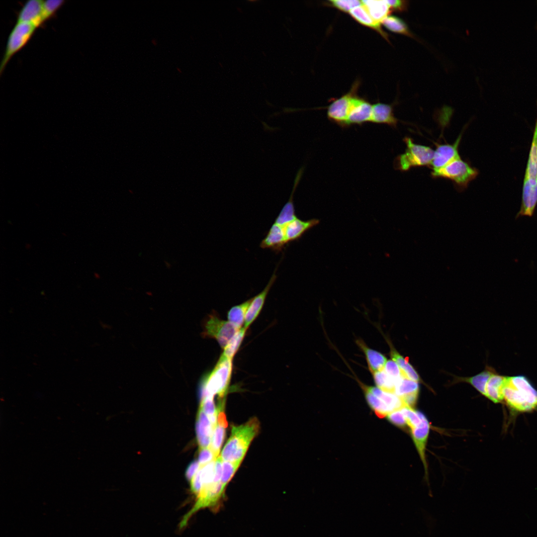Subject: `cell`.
Masks as SVG:
<instances>
[{
  "instance_id": "5bb4252c",
  "label": "cell",
  "mask_w": 537,
  "mask_h": 537,
  "mask_svg": "<svg viewBox=\"0 0 537 537\" xmlns=\"http://www.w3.org/2000/svg\"><path fill=\"white\" fill-rule=\"evenodd\" d=\"M287 243L284 226L274 223L261 241L260 246L263 249H269L278 253L281 251Z\"/></svg>"
},
{
  "instance_id": "4dcf8cb0",
  "label": "cell",
  "mask_w": 537,
  "mask_h": 537,
  "mask_svg": "<svg viewBox=\"0 0 537 537\" xmlns=\"http://www.w3.org/2000/svg\"><path fill=\"white\" fill-rule=\"evenodd\" d=\"M373 379L376 386L381 390L394 393L396 381L383 369L373 373Z\"/></svg>"
},
{
  "instance_id": "d6986e66",
  "label": "cell",
  "mask_w": 537,
  "mask_h": 537,
  "mask_svg": "<svg viewBox=\"0 0 537 537\" xmlns=\"http://www.w3.org/2000/svg\"><path fill=\"white\" fill-rule=\"evenodd\" d=\"M319 222L317 219L304 221L296 218L283 226L287 243L298 239L307 230L317 225Z\"/></svg>"
},
{
  "instance_id": "30bf717a",
  "label": "cell",
  "mask_w": 537,
  "mask_h": 537,
  "mask_svg": "<svg viewBox=\"0 0 537 537\" xmlns=\"http://www.w3.org/2000/svg\"><path fill=\"white\" fill-rule=\"evenodd\" d=\"M463 132L462 131L455 141L451 144L435 143L436 148L434 150L433 159L430 166L432 170L441 168L460 157L458 153V147Z\"/></svg>"
},
{
  "instance_id": "ab89813d",
  "label": "cell",
  "mask_w": 537,
  "mask_h": 537,
  "mask_svg": "<svg viewBox=\"0 0 537 537\" xmlns=\"http://www.w3.org/2000/svg\"><path fill=\"white\" fill-rule=\"evenodd\" d=\"M387 418L390 423L399 428H404L407 425L405 417L400 409L390 413Z\"/></svg>"
},
{
  "instance_id": "ba28073f",
  "label": "cell",
  "mask_w": 537,
  "mask_h": 537,
  "mask_svg": "<svg viewBox=\"0 0 537 537\" xmlns=\"http://www.w3.org/2000/svg\"><path fill=\"white\" fill-rule=\"evenodd\" d=\"M240 328L222 320L216 314L209 316L204 326V336L215 339L223 349L230 340Z\"/></svg>"
},
{
  "instance_id": "6da1fadb",
  "label": "cell",
  "mask_w": 537,
  "mask_h": 537,
  "mask_svg": "<svg viewBox=\"0 0 537 537\" xmlns=\"http://www.w3.org/2000/svg\"><path fill=\"white\" fill-rule=\"evenodd\" d=\"M502 395L503 401L515 411L530 412L537 408V390L525 376H507Z\"/></svg>"
},
{
  "instance_id": "e575fe53",
  "label": "cell",
  "mask_w": 537,
  "mask_h": 537,
  "mask_svg": "<svg viewBox=\"0 0 537 537\" xmlns=\"http://www.w3.org/2000/svg\"><path fill=\"white\" fill-rule=\"evenodd\" d=\"M240 463L222 460V474L221 482L224 488L233 476Z\"/></svg>"
},
{
  "instance_id": "603a6c76",
  "label": "cell",
  "mask_w": 537,
  "mask_h": 537,
  "mask_svg": "<svg viewBox=\"0 0 537 537\" xmlns=\"http://www.w3.org/2000/svg\"><path fill=\"white\" fill-rule=\"evenodd\" d=\"M362 5L365 8L372 18L375 21L381 23L382 21L388 15L390 8L386 0H361Z\"/></svg>"
},
{
  "instance_id": "ffe728a7",
  "label": "cell",
  "mask_w": 537,
  "mask_h": 537,
  "mask_svg": "<svg viewBox=\"0 0 537 537\" xmlns=\"http://www.w3.org/2000/svg\"><path fill=\"white\" fill-rule=\"evenodd\" d=\"M356 343L364 354L369 370L372 374L384 369L387 358L383 354L368 348L360 339L357 340Z\"/></svg>"
},
{
  "instance_id": "8992f818",
  "label": "cell",
  "mask_w": 537,
  "mask_h": 537,
  "mask_svg": "<svg viewBox=\"0 0 537 537\" xmlns=\"http://www.w3.org/2000/svg\"><path fill=\"white\" fill-rule=\"evenodd\" d=\"M478 174L477 169L460 157L441 168L432 170L431 176L434 178L450 179L458 189L462 190L467 187L469 183L474 179Z\"/></svg>"
},
{
  "instance_id": "836d02e7",
  "label": "cell",
  "mask_w": 537,
  "mask_h": 537,
  "mask_svg": "<svg viewBox=\"0 0 537 537\" xmlns=\"http://www.w3.org/2000/svg\"><path fill=\"white\" fill-rule=\"evenodd\" d=\"M65 2L64 0H43V13L45 22L55 16L56 12Z\"/></svg>"
},
{
  "instance_id": "4316f807",
  "label": "cell",
  "mask_w": 537,
  "mask_h": 537,
  "mask_svg": "<svg viewBox=\"0 0 537 537\" xmlns=\"http://www.w3.org/2000/svg\"><path fill=\"white\" fill-rule=\"evenodd\" d=\"M252 300V298L243 303L232 307L228 312V321L239 328L243 327L242 326H244L245 323L246 313Z\"/></svg>"
},
{
  "instance_id": "d590c367",
  "label": "cell",
  "mask_w": 537,
  "mask_h": 537,
  "mask_svg": "<svg viewBox=\"0 0 537 537\" xmlns=\"http://www.w3.org/2000/svg\"><path fill=\"white\" fill-rule=\"evenodd\" d=\"M329 2L334 7L346 12H350L352 9L362 5L361 1L358 0H329Z\"/></svg>"
},
{
  "instance_id": "d6a6232c",
  "label": "cell",
  "mask_w": 537,
  "mask_h": 537,
  "mask_svg": "<svg viewBox=\"0 0 537 537\" xmlns=\"http://www.w3.org/2000/svg\"><path fill=\"white\" fill-rule=\"evenodd\" d=\"M226 427L217 423L213 430L212 437L209 448L214 452L216 457L218 456L220 448L225 436Z\"/></svg>"
},
{
  "instance_id": "1f68e13d",
  "label": "cell",
  "mask_w": 537,
  "mask_h": 537,
  "mask_svg": "<svg viewBox=\"0 0 537 537\" xmlns=\"http://www.w3.org/2000/svg\"><path fill=\"white\" fill-rule=\"evenodd\" d=\"M418 392L419 385L416 381L402 376L396 382L394 394L400 397Z\"/></svg>"
},
{
  "instance_id": "f1b7e54d",
  "label": "cell",
  "mask_w": 537,
  "mask_h": 537,
  "mask_svg": "<svg viewBox=\"0 0 537 537\" xmlns=\"http://www.w3.org/2000/svg\"><path fill=\"white\" fill-rule=\"evenodd\" d=\"M362 389L368 404L378 418H383L392 412L389 407L382 400L364 388Z\"/></svg>"
},
{
  "instance_id": "52a82bcc",
  "label": "cell",
  "mask_w": 537,
  "mask_h": 537,
  "mask_svg": "<svg viewBox=\"0 0 537 537\" xmlns=\"http://www.w3.org/2000/svg\"><path fill=\"white\" fill-rule=\"evenodd\" d=\"M37 28L31 23L16 21L7 38L0 64V76L11 58L27 44Z\"/></svg>"
},
{
  "instance_id": "83f0119b",
  "label": "cell",
  "mask_w": 537,
  "mask_h": 537,
  "mask_svg": "<svg viewBox=\"0 0 537 537\" xmlns=\"http://www.w3.org/2000/svg\"><path fill=\"white\" fill-rule=\"evenodd\" d=\"M247 329L244 326L240 328L223 348V353L220 356L233 360L240 347Z\"/></svg>"
},
{
  "instance_id": "b9f144b4",
  "label": "cell",
  "mask_w": 537,
  "mask_h": 537,
  "mask_svg": "<svg viewBox=\"0 0 537 537\" xmlns=\"http://www.w3.org/2000/svg\"><path fill=\"white\" fill-rule=\"evenodd\" d=\"M418 394L419 392L412 393L400 398L402 399L405 407L413 408L417 403Z\"/></svg>"
},
{
  "instance_id": "4fadbf2b",
  "label": "cell",
  "mask_w": 537,
  "mask_h": 537,
  "mask_svg": "<svg viewBox=\"0 0 537 537\" xmlns=\"http://www.w3.org/2000/svg\"><path fill=\"white\" fill-rule=\"evenodd\" d=\"M372 108V105L357 96L348 116L346 127L355 124L361 125L365 122H370Z\"/></svg>"
},
{
  "instance_id": "9a60e30c",
  "label": "cell",
  "mask_w": 537,
  "mask_h": 537,
  "mask_svg": "<svg viewBox=\"0 0 537 537\" xmlns=\"http://www.w3.org/2000/svg\"><path fill=\"white\" fill-rule=\"evenodd\" d=\"M429 431V422L424 415L421 423L417 427L411 429L413 441L424 464L426 474H427V465L425 450Z\"/></svg>"
},
{
  "instance_id": "5b68a950",
  "label": "cell",
  "mask_w": 537,
  "mask_h": 537,
  "mask_svg": "<svg viewBox=\"0 0 537 537\" xmlns=\"http://www.w3.org/2000/svg\"><path fill=\"white\" fill-rule=\"evenodd\" d=\"M403 141L406 149L404 153L395 159L394 166L396 169L407 171L414 167L430 166L434 154V150L432 148L416 144L409 137H405Z\"/></svg>"
},
{
  "instance_id": "8fae6325",
  "label": "cell",
  "mask_w": 537,
  "mask_h": 537,
  "mask_svg": "<svg viewBox=\"0 0 537 537\" xmlns=\"http://www.w3.org/2000/svg\"><path fill=\"white\" fill-rule=\"evenodd\" d=\"M17 21L31 23L38 28L45 21L43 13V0H29L25 2L19 11Z\"/></svg>"
},
{
  "instance_id": "f35d334b",
  "label": "cell",
  "mask_w": 537,
  "mask_h": 537,
  "mask_svg": "<svg viewBox=\"0 0 537 537\" xmlns=\"http://www.w3.org/2000/svg\"><path fill=\"white\" fill-rule=\"evenodd\" d=\"M385 372L396 381L403 376L402 372L398 365L391 360L387 361L384 368Z\"/></svg>"
},
{
  "instance_id": "ac0fdd59",
  "label": "cell",
  "mask_w": 537,
  "mask_h": 537,
  "mask_svg": "<svg viewBox=\"0 0 537 537\" xmlns=\"http://www.w3.org/2000/svg\"><path fill=\"white\" fill-rule=\"evenodd\" d=\"M304 171V167H301L298 171L295 178L293 189L288 201L285 204L281 209L280 213L276 218L274 223L280 225L285 226L288 223L297 218L295 215V208L293 201V197L296 187L298 185L300 180Z\"/></svg>"
},
{
  "instance_id": "2e32d148",
  "label": "cell",
  "mask_w": 537,
  "mask_h": 537,
  "mask_svg": "<svg viewBox=\"0 0 537 537\" xmlns=\"http://www.w3.org/2000/svg\"><path fill=\"white\" fill-rule=\"evenodd\" d=\"M213 430L209 417L199 407L197 416L196 433L200 448L209 447Z\"/></svg>"
},
{
  "instance_id": "f546056e",
  "label": "cell",
  "mask_w": 537,
  "mask_h": 537,
  "mask_svg": "<svg viewBox=\"0 0 537 537\" xmlns=\"http://www.w3.org/2000/svg\"><path fill=\"white\" fill-rule=\"evenodd\" d=\"M492 373V371L488 369L470 377L460 378L459 379L460 381L470 383L480 393L485 396L486 384Z\"/></svg>"
},
{
  "instance_id": "ee69618b",
  "label": "cell",
  "mask_w": 537,
  "mask_h": 537,
  "mask_svg": "<svg viewBox=\"0 0 537 537\" xmlns=\"http://www.w3.org/2000/svg\"><path fill=\"white\" fill-rule=\"evenodd\" d=\"M536 127H537V122H536Z\"/></svg>"
},
{
  "instance_id": "44dd1931",
  "label": "cell",
  "mask_w": 537,
  "mask_h": 537,
  "mask_svg": "<svg viewBox=\"0 0 537 537\" xmlns=\"http://www.w3.org/2000/svg\"><path fill=\"white\" fill-rule=\"evenodd\" d=\"M506 377L493 372L486 384L485 397L496 403L503 401L502 390Z\"/></svg>"
},
{
  "instance_id": "7a4b0ae2",
  "label": "cell",
  "mask_w": 537,
  "mask_h": 537,
  "mask_svg": "<svg viewBox=\"0 0 537 537\" xmlns=\"http://www.w3.org/2000/svg\"><path fill=\"white\" fill-rule=\"evenodd\" d=\"M259 429V422L256 418L251 419L244 424L233 426L231 435L220 455L222 460L241 463Z\"/></svg>"
},
{
  "instance_id": "d4e9b609",
  "label": "cell",
  "mask_w": 537,
  "mask_h": 537,
  "mask_svg": "<svg viewBox=\"0 0 537 537\" xmlns=\"http://www.w3.org/2000/svg\"><path fill=\"white\" fill-rule=\"evenodd\" d=\"M390 356L401 369L404 377L416 382L420 380L418 374L409 363L407 358H404L392 348H391Z\"/></svg>"
},
{
  "instance_id": "3957f363",
  "label": "cell",
  "mask_w": 537,
  "mask_h": 537,
  "mask_svg": "<svg viewBox=\"0 0 537 537\" xmlns=\"http://www.w3.org/2000/svg\"><path fill=\"white\" fill-rule=\"evenodd\" d=\"M537 205V128L535 127L525 171L521 206L516 219L532 217Z\"/></svg>"
},
{
  "instance_id": "9c48e42d",
  "label": "cell",
  "mask_w": 537,
  "mask_h": 537,
  "mask_svg": "<svg viewBox=\"0 0 537 537\" xmlns=\"http://www.w3.org/2000/svg\"><path fill=\"white\" fill-rule=\"evenodd\" d=\"M353 92H349L334 100L327 108L329 119L342 127H346L348 116L357 97Z\"/></svg>"
},
{
  "instance_id": "74e56055",
  "label": "cell",
  "mask_w": 537,
  "mask_h": 537,
  "mask_svg": "<svg viewBox=\"0 0 537 537\" xmlns=\"http://www.w3.org/2000/svg\"><path fill=\"white\" fill-rule=\"evenodd\" d=\"M216 458L214 452L209 447L200 448L198 461L200 467H202Z\"/></svg>"
},
{
  "instance_id": "7c38bea8",
  "label": "cell",
  "mask_w": 537,
  "mask_h": 537,
  "mask_svg": "<svg viewBox=\"0 0 537 537\" xmlns=\"http://www.w3.org/2000/svg\"><path fill=\"white\" fill-rule=\"evenodd\" d=\"M276 269L265 288L260 293L252 298L246 313L243 326L245 328L248 329L250 325L257 318L263 308L269 290L276 279Z\"/></svg>"
},
{
  "instance_id": "cb8c5ba5",
  "label": "cell",
  "mask_w": 537,
  "mask_h": 537,
  "mask_svg": "<svg viewBox=\"0 0 537 537\" xmlns=\"http://www.w3.org/2000/svg\"><path fill=\"white\" fill-rule=\"evenodd\" d=\"M349 13L358 22L377 31L383 37L387 39V34L382 30L380 26L381 23L372 18L362 4L352 9Z\"/></svg>"
},
{
  "instance_id": "60d3db41",
  "label": "cell",
  "mask_w": 537,
  "mask_h": 537,
  "mask_svg": "<svg viewBox=\"0 0 537 537\" xmlns=\"http://www.w3.org/2000/svg\"><path fill=\"white\" fill-rule=\"evenodd\" d=\"M390 9L403 11L405 10L408 6V1L400 0H386Z\"/></svg>"
},
{
  "instance_id": "7bdbcfd3",
  "label": "cell",
  "mask_w": 537,
  "mask_h": 537,
  "mask_svg": "<svg viewBox=\"0 0 537 537\" xmlns=\"http://www.w3.org/2000/svg\"><path fill=\"white\" fill-rule=\"evenodd\" d=\"M199 468L200 465L197 461H193L188 465L185 472V476L188 480L190 481Z\"/></svg>"
},
{
  "instance_id": "7402d4cb",
  "label": "cell",
  "mask_w": 537,
  "mask_h": 537,
  "mask_svg": "<svg viewBox=\"0 0 537 537\" xmlns=\"http://www.w3.org/2000/svg\"><path fill=\"white\" fill-rule=\"evenodd\" d=\"M361 386L362 388L367 390L382 400L389 407L392 412L405 407L402 399L394 393L385 392L379 388L368 386L362 383H361Z\"/></svg>"
},
{
  "instance_id": "484cf974",
  "label": "cell",
  "mask_w": 537,
  "mask_h": 537,
  "mask_svg": "<svg viewBox=\"0 0 537 537\" xmlns=\"http://www.w3.org/2000/svg\"><path fill=\"white\" fill-rule=\"evenodd\" d=\"M388 30L391 32L415 38L406 23L399 17L394 15H388L381 22Z\"/></svg>"
},
{
  "instance_id": "8d00e7d4",
  "label": "cell",
  "mask_w": 537,
  "mask_h": 537,
  "mask_svg": "<svg viewBox=\"0 0 537 537\" xmlns=\"http://www.w3.org/2000/svg\"><path fill=\"white\" fill-rule=\"evenodd\" d=\"M213 397L212 396L202 397L199 406L209 418L218 416V410L215 407Z\"/></svg>"
},
{
  "instance_id": "277c9868",
  "label": "cell",
  "mask_w": 537,
  "mask_h": 537,
  "mask_svg": "<svg viewBox=\"0 0 537 537\" xmlns=\"http://www.w3.org/2000/svg\"><path fill=\"white\" fill-rule=\"evenodd\" d=\"M232 369V359L220 356L214 368L203 381L201 398L217 395L224 399L231 381Z\"/></svg>"
},
{
  "instance_id": "e0dca14e",
  "label": "cell",
  "mask_w": 537,
  "mask_h": 537,
  "mask_svg": "<svg viewBox=\"0 0 537 537\" xmlns=\"http://www.w3.org/2000/svg\"><path fill=\"white\" fill-rule=\"evenodd\" d=\"M370 122L396 128L398 120L394 116L392 105L378 102L372 105Z\"/></svg>"
}]
</instances>
